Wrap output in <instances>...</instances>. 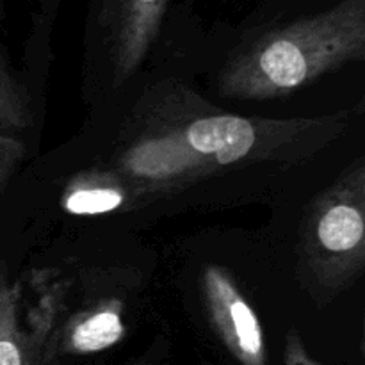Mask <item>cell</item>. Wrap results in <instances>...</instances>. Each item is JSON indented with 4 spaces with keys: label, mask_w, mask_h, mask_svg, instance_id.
Segmentation results:
<instances>
[{
    "label": "cell",
    "mask_w": 365,
    "mask_h": 365,
    "mask_svg": "<svg viewBox=\"0 0 365 365\" xmlns=\"http://www.w3.org/2000/svg\"><path fill=\"white\" fill-rule=\"evenodd\" d=\"M365 57V0H339L328 9L266 32L221 70V95L273 100Z\"/></svg>",
    "instance_id": "6da1fadb"
},
{
    "label": "cell",
    "mask_w": 365,
    "mask_h": 365,
    "mask_svg": "<svg viewBox=\"0 0 365 365\" xmlns=\"http://www.w3.org/2000/svg\"><path fill=\"white\" fill-rule=\"evenodd\" d=\"M353 113L274 120L235 116L210 107L180 114L171 106V109L160 107L146 118L166 127L210 173L220 168L259 163H303L341 138L351 123Z\"/></svg>",
    "instance_id": "7a4b0ae2"
},
{
    "label": "cell",
    "mask_w": 365,
    "mask_h": 365,
    "mask_svg": "<svg viewBox=\"0 0 365 365\" xmlns=\"http://www.w3.org/2000/svg\"><path fill=\"white\" fill-rule=\"evenodd\" d=\"M302 253L314 282L339 292L365 266V164L359 159L310 205L302 225Z\"/></svg>",
    "instance_id": "3957f363"
},
{
    "label": "cell",
    "mask_w": 365,
    "mask_h": 365,
    "mask_svg": "<svg viewBox=\"0 0 365 365\" xmlns=\"http://www.w3.org/2000/svg\"><path fill=\"white\" fill-rule=\"evenodd\" d=\"M114 171L143 198L175 191L209 175L166 127L146 116L145 125L135 128L118 152Z\"/></svg>",
    "instance_id": "277c9868"
},
{
    "label": "cell",
    "mask_w": 365,
    "mask_h": 365,
    "mask_svg": "<svg viewBox=\"0 0 365 365\" xmlns=\"http://www.w3.org/2000/svg\"><path fill=\"white\" fill-rule=\"evenodd\" d=\"M170 0H93L91 25L121 84L138 71L160 32Z\"/></svg>",
    "instance_id": "5b68a950"
},
{
    "label": "cell",
    "mask_w": 365,
    "mask_h": 365,
    "mask_svg": "<svg viewBox=\"0 0 365 365\" xmlns=\"http://www.w3.org/2000/svg\"><path fill=\"white\" fill-rule=\"evenodd\" d=\"M202 291L214 331L230 355L241 365H267L262 323L232 274L209 264L202 273Z\"/></svg>",
    "instance_id": "8992f818"
},
{
    "label": "cell",
    "mask_w": 365,
    "mask_h": 365,
    "mask_svg": "<svg viewBox=\"0 0 365 365\" xmlns=\"http://www.w3.org/2000/svg\"><path fill=\"white\" fill-rule=\"evenodd\" d=\"M143 198L114 170H93L71 178L61 196V207L75 216H98L125 209Z\"/></svg>",
    "instance_id": "52a82bcc"
},
{
    "label": "cell",
    "mask_w": 365,
    "mask_h": 365,
    "mask_svg": "<svg viewBox=\"0 0 365 365\" xmlns=\"http://www.w3.org/2000/svg\"><path fill=\"white\" fill-rule=\"evenodd\" d=\"M123 337V305L109 299L75 314L64 328L59 346L66 355H93L113 348Z\"/></svg>",
    "instance_id": "ba28073f"
},
{
    "label": "cell",
    "mask_w": 365,
    "mask_h": 365,
    "mask_svg": "<svg viewBox=\"0 0 365 365\" xmlns=\"http://www.w3.org/2000/svg\"><path fill=\"white\" fill-rule=\"evenodd\" d=\"M4 0H0V16ZM31 98L24 84L9 70L6 57L0 50V134L21 139V134L31 127Z\"/></svg>",
    "instance_id": "9c48e42d"
},
{
    "label": "cell",
    "mask_w": 365,
    "mask_h": 365,
    "mask_svg": "<svg viewBox=\"0 0 365 365\" xmlns=\"http://www.w3.org/2000/svg\"><path fill=\"white\" fill-rule=\"evenodd\" d=\"M20 285L0 280V365H31L27 339L18 323Z\"/></svg>",
    "instance_id": "30bf717a"
},
{
    "label": "cell",
    "mask_w": 365,
    "mask_h": 365,
    "mask_svg": "<svg viewBox=\"0 0 365 365\" xmlns=\"http://www.w3.org/2000/svg\"><path fill=\"white\" fill-rule=\"evenodd\" d=\"M24 153L25 146L21 139L0 134V191L16 170L18 163L24 159Z\"/></svg>",
    "instance_id": "8fae6325"
},
{
    "label": "cell",
    "mask_w": 365,
    "mask_h": 365,
    "mask_svg": "<svg viewBox=\"0 0 365 365\" xmlns=\"http://www.w3.org/2000/svg\"><path fill=\"white\" fill-rule=\"evenodd\" d=\"M284 364L285 365H321L316 359H312L303 344L302 337L298 331H289L285 339V351H284Z\"/></svg>",
    "instance_id": "7c38bea8"
},
{
    "label": "cell",
    "mask_w": 365,
    "mask_h": 365,
    "mask_svg": "<svg viewBox=\"0 0 365 365\" xmlns=\"http://www.w3.org/2000/svg\"><path fill=\"white\" fill-rule=\"evenodd\" d=\"M36 4H38L43 11H46L48 14H52L53 9L57 7V4H59V0H36Z\"/></svg>",
    "instance_id": "4fadbf2b"
}]
</instances>
